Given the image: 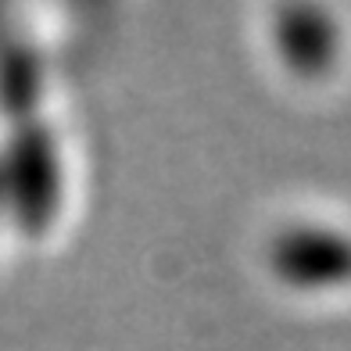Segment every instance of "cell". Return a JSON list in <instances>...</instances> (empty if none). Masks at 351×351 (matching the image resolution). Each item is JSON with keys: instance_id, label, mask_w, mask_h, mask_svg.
<instances>
[{"instance_id": "cell-1", "label": "cell", "mask_w": 351, "mask_h": 351, "mask_svg": "<svg viewBox=\"0 0 351 351\" xmlns=\"http://www.w3.org/2000/svg\"><path fill=\"white\" fill-rule=\"evenodd\" d=\"M273 269L298 291H330L351 280V241L326 226H291L273 241Z\"/></svg>"}, {"instance_id": "cell-2", "label": "cell", "mask_w": 351, "mask_h": 351, "mask_svg": "<svg viewBox=\"0 0 351 351\" xmlns=\"http://www.w3.org/2000/svg\"><path fill=\"white\" fill-rule=\"evenodd\" d=\"M276 43L291 69L315 75L330 65L337 33H333L330 19L319 8H291L276 22Z\"/></svg>"}]
</instances>
